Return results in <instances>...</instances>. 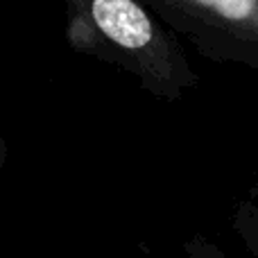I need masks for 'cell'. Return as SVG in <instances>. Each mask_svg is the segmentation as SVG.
Listing matches in <instances>:
<instances>
[{
    "label": "cell",
    "instance_id": "obj_4",
    "mask_svg": "<svg viewBox=\"0 0 258 258\" xmlns=\"http://www.w3.org/2000/svg\"><path fill=\"white\" fill-rule=\"evenodd\" d=\"M183 254H186V258H229L215 242H211L209 238H204V236L190 238V240L183 245Z\"/></svg>",
    "mask_w": 258,
    "mask_h": 258
},
{
    "label": "cell",
    "instance_id": "obj_3",
    "mask_svg": "<svg viewBox=\"0 0 258 258\" xmlns=\"http://www.w3.org/2000/svg\"><path fill=\"white\" fill-rule=\"evenodd\" d=\"M231 229L236 236L242 240L254 258H258V202L247 197V200L238 202L236 209L231 213Z\"/></svg>",
    "mask_w": 258,
    "mask_h": 258
},
{
    "label": "cell",
    "instance_id": "obj_2",
    "mask_svg": "<svg viewBox=\"0 0 258 258\" xmlns=\"http://www.w3.org/2000/svg\"><path fill=\"white\" fill-rule=\"evenodd\" d=\"M200 57L258 73V0H141Z\"/></svg>",
    "mask_w": 258,
    "mask_h": 258
},
{
    "label": "cell",
    "instance_id": "obj_1",
    "mask_svg": "<svg viewBox=\"0 0 258 258\" xmlns=\"http://www.w3.org/2000/svg\"><path fill=\"white\" fill-rule=\"evenodd\" d=\"M75 52L129 73L143 91L177 104L200 86L177 36L141 0H63Z\"/></svg>",
    "mask_w": 258,
    "mask_h": 258
},
{
    "label": "cell",
    "instance_id": "obj_5",
    "mask_svg": "<svg viewBox=\"0 0 258 258\" xmlns=\"http://www.w3.org/2000/svg\"><path fill=\"white\" fill-rule=\"evenodd\" d=\"M5 161H7V143H5V138L0 136V170H3Z\"/></svg>",
    "mask_w": 258,
    "mask_h": 258
}]
</instances>
